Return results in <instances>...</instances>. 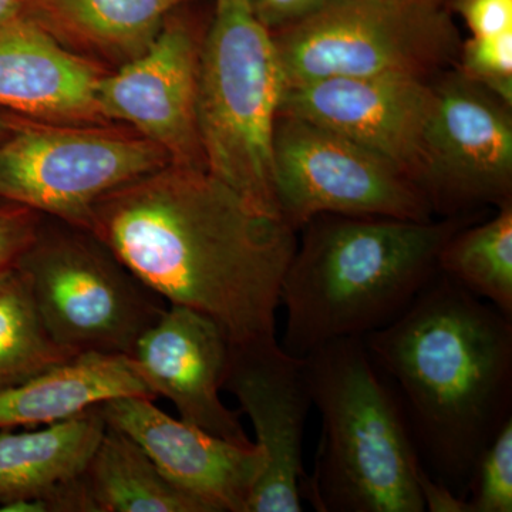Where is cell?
Returning a JSON list of instances; mask_svg holds the SVG:
<instances>
[{"mask_svg":"<svg viewBox=\"0 0 512 512\" xmlns=\"http://www.w3.org/2000/svg\"><path fill=\"white\" fill-rule=\"evenodd\" d=\"M362 339L427 473L466 500L478 458L512 419V318L439 272Z\"/></svg>","mask_w":512,"mask_h":512,"instance_id":"obj_2","label":"cell"},{"mask_svg":"<svg viewBox=\"0 0 512 512\" xmlns=\"http://www.w3.org/2000/svg\"><path fill=\"white\" fill-rule=\"evenodd\" d=\"M89 232L170 305L220 326L229 345L276 338L296 231L207 170L168 164L94 204Z\"/></svg>","mask_w":512,"mask_h":512,"instance_id":"obj_1","label":"cell"},{"mask_svg":"<svg viewBox=\"0 0 512 512\" xmlns=\"http://www.w3.org/2000/svg\"><path fill=\"white\" fill-rule=\"evenodd\" d=\"M79 485L84 512H208L171 484L136 441L107 424Z\"/></svg>","mask_w":512,"mask_h":512,"instance_id":"obj_20","label":"cell"},{"mask_svg":"<svg viewBox=\"0 0 512 512\" xmlns=\"http://www.w3.org/2000/svg\"><path fill=\"white\" fill-rule=\"evenodd\" d=\"M285 86L274 36L248 0H215L198 64L205 165L256 210L278 218L272 144Z\"/></svg>","mask_w":512,"mask_h":512,"instance_id":"obj_5","label":"cell"},{"mask_svg":"<svg viewBox=\"0 0 512 512\" xmlns=\"http://www.w3.org/2000/svg\"><path fill=\"white\" fill-rule=\"evenodd\" d=\"M460 72L512 106V32L470 37L460 49Z\"/></svg>","mask_w":512,"mask_h":512,"instance_id":"obj_24","label":"cell"},{"mask_svg":"<svg viewBox=\"0 0 512 512\" xmlns=\"http://www.w3.org/2000/svg\"><path fill=\"white\" fill-rule=\"evenodd\" d=\"M76 356L47 332L22 269L15 265L0 271V390Z\"/></svg>","mask_w":512,"mask_h":512,"instance_id":"obj_22","label":"cell"},{"mask_svg":"<svg viewBox=\"0 0 512 512\" xmlns=\"http://www.w3.org/2000/svg\"><path fill=\"white\" fill-rule=\"evenodd\" d=\"M99 404L72 419L25 433H0V510L39 501L79 477L103 436Z\"/></svg>","mask_w":512,"mask_h":512,"instance_id":"obj_19","label":"cell"},{"mask_svg":"<svg viewBox=\"0 0 512 512\" xmlns=\"http://www.w3.org/2000/svg\"><path fill=\"white\" fill-rule=\"evenodd\" d=\"M329 0H248L255 18L271 33L281 32L298 25Z\"/></svg>","mask_w":512,"mask_h":512,"instance_id":"obj_27","label":"cell"},{"mask_svg":"<svg viewBox=\"0 0 512 512\" xmlns=\"http://www.w3.org/2000/svg\"><path fill=\"white\" fill-rule=\"evenodd\" d=\"M229 342L220 326L185 306L170 305L134 349L133 365L154 396L167 397L180 419L242 447L255 446L238 414L222 403Z\"/></svg>","mask_w":512,"mask_h":512,"instance_id":"obj_15","label":"cell"},{"mask_svg":"<svg viewBox=\"0 0 512 512\" xmlns=\"http://www.w3.org/2000/svg\"><path fill=\"white\" fill-rule=\"evenodd\" d=\"M447 6L436 0H329L311 18L272 33L286 86L390 74L427 80L460 55Z\"/></svg>","mask_w":512,"mask_h":512,"instance_id":"obj_6","label":"cell"},{"mask_svg":"<svg viewBox=\"0 0 512 512\" xmlns=\"http://www.w3.org/2000/svg\"><path fill=\"white\" fill-rule=\"evenodd\" d=\"M107 72L25 16L0 25V110L50 123L113 124L97 103Z\"/></svg>","mask_w":512,"mask_h":512,"instance_id":"obj_16","label":"cell"},{"mask_svg":"<svg viewBox=\"0 0 512 512\" xmlns=\"http://www.w3.org/2000/svg\"><path fill=\"white\" fill-rule=\"evenodd\" d=\"M222 389L238 400L264 453L247 512H302L303 440L312 407L305 359L286 353L276 338L229 345Z\"/></svg>","mask_w":512,"mask_h":512,"instance_id":"obj_11","label":"cell"},{"mask_svg":"<svg viewBox=\"0 0 512 512\" xmlns=\"http://www.w3.org/2000/svg\"><path fill=\"white\" fill-rule=\"evenodd\" d=\"M439 272L512 318V205L493 220L458 229L439 256Z\"/></svg>","mask_w":512,"mask_h":512,"instance_id":"obj_21","label":"cell"},{"mask_svg":"<svg viewBox=\"0 0 512 512\" xmlns=\"http://www.w3.org/2000/svg\"><path fill=\"white\" fill-rule=\"evenodd\" d=\"M194 0H23L22 16L77 55L117 69L154 42L165 19Z\"/></svg>","mask_w":512,"mask_h":512,"instance_id":"obj_17","label":"cell"},{"mask_svg":"<svg viewBox=\"0 0 512 512\" xmlns=\"http://www.w3.org/2000/svg\"><path fill=\"white\" fill-rule=\"evenodd\" d=\"M22 117L19 114L10 113V111L0 110V140L9 136L19 126Z\"/></svg>","mask_w":512,"mask_h":512,"instance_id":"obj_30","label":"cell"},{"mask_svg":"<svg viewBox=\"0 0 512 512\" xmlns=\"http://www.w3.org/2000/svg\"><path fill=\"white\" fill-rule=\"evenodd\" d=\"M467 221H412L323 214L281 286L282 349L309 355L333 340L363 338L399 318L439 274L444 244Z\"/></svg>","mask_w":512,"mask_h":512,"instance_id":"obj_3","label":"cell"},{"mask_svg":"<svg viewBox=\"0 0 512 512\" xmlns=\"http://www.w3.org/2000/svg\"><path fill=\"white\" fill-rule=\"evenodd\" d=\"M466 501L468 512L512 511V419L478 458Z\"/></svg>","mask_w":512,"mask_h":512,"instance_id":"obj_23","label":"cell"},{"mask_svg":"<svg viewBox=\"0 0 512 512\" xmlns=\"http://www.w3.org/2000/svg\"><path fill=\"white\" fill-rule=\"evenodd\" d=\"M436 2L446 3V5H448V0H436Z\"/></svg>","mask_w":512,"mask_h":512,"instance_id":"obj_31","label":"cell"},{"mask_svg":"<svg viewBox=\"0 0 512 512\" xmlns=\"http://www.w3.org/2000/svg\"><path fill=\"white\" fill-rule=\"evenodd\" d=\"M168 164L157 144L130 127L22 117L0 140V200L89 231L100 198Z\"/></svg>","mask_w":512,"mask_h":512,"instance_id":"obj_8","label":"cell"},{"mask_svg":"<svg viewBox=\"0 0 512 512\" xmlns=\"http://www.w3.org/2000/svg\"><path fill=\"white\" fill-rule=\"evenodd\" d=\"M200 50L175 10L143 55L101 77L97 103L104 119L153 141L170 164L207 170L197 116Z\"/></svg>","mask_w":512,"mask_h":512,"instance_id":"obj_12","label":"cell"},{"mask_svg":"<svg viewBox=\"0 0 512 512\" xmlns=\"http://www.w3.org/2000/svg\"><path fill=\"white\" fill-rule=\"evenodd\" d=\"M420 190L433 211L511 201V106L458 70L433 84Z\"/></svg>","mask_w":512,"mask_h":512,"instance_id":"obj_10","label":"cell"},{"mask_svg":"<svg viewBox=\"0 0 512 512\" xmlns=\"http://www.w3.org/2000/svg\"><path fill=\"white\" fill-rule=\"evenodd\" d=\"M433 100V84L419 77H332L286 86L279 113L355 141L396 165L420 188L424 130Z\"/></svg>","mask_w":512,"mask_h":512,"instance_id":"obj_13","label":"cell"},{"mask_svg":"<svg viewBox=\"0 0 512 512\" xmlns=\"http://www.w3.org/2000/svg\"><path fill=\"white\" fill-rule=\"evenodd\" d=\"M153 399L116 397L99 404L107 426L146 451L163 476L208 512H247L264 470L258 446L242 447L161 412Z\"/></svg>","mask_w":512,"mask_h":512,"instance_id":"obj_14","label":"cell"},{"mask_svg":"<svg viewBox=\"0 0 512 512\" xmlns=\"http://www.w3.org/2000/svg\"><path fill=\"white\" fill-rule=\"evenodd\" d=\"M43 221L20 258L37 312L56 343L77 355L133 356L167 302L86 229Z\"/></svg>","mask_w":512,"mask_h":512,"instance_id":"obj_7","label":"cell"},{"mask_svg":"<svg viewBox=\"0 0 512 512\" xmlns=\"http://www.w3.org/2000/svg\"><path fill=\"white\" fill-rule=\"evenodd\" d=\"M156 400L128 356L83 353L0 390V430L50 426L116 397Z\"/></svg>","mask_w":512,"mask_h":512,"instance_id":"obj_18","label":"cell"},{"mask_svg":"<svg viewBox=\"0 0 512 512\" xmlns=\"http://www.w3.org/2000/svg\"><path fill=\"white\" fill-rule=\"evenodd\" d=\"M424 507L430 512H468L467 501L451 493L446 485L434 480L426 470L420 476Z\"/></svg>","mask_w":512,"mask_h":512,"instance_id":"obj_28","label":"cell"},{"mask_svg":"<svg viewBox=\"0 0 512 512\" xmlns=\"http://www.w3.org/2000/svg\"><path fill=\"white\" fill-rule=\"evenodd\" d=\"M272 151L276 207L295 231L323 214L431 220L426 195L396 165L328 128L279 113Z\"/></svg>","mask_w":512,"mask_h":512,"instance_id":"obj_9","label":"cell"},{"mask_svg":"<svg viewBox=\"0 0 512 512\" xmlns=\"http://www.w3.org/2000/svg\"><path fill=\"white\" fill-rule=\"evenodd\" d=\"M43 221L40 212L0 200V271L18 265L39 237Z\"/></svg>","mask_w":512,"mask_h":512,"instance_id":"obj_25","label":"cell"},{"mask_svg":"<svg viewBox=\"0 0 512 512\" xmlns=\"http://www.w3.org/2000/svg\"><path fill=\"white\" fill-rule=\"evenodd\" d=\"M303 359L322 434L302 500L319 512L426 511V468L399 397L363 339L333 340Z\"/></svg>","mask_w":512,"mask_h":512,"instance_id":"obj_4","label":"cell"},{"mask_svg":"<svg viewBox=\"0 0 512 512\" xmlns=\"http://www.w3.org/2000/svg\"><path fill=\"white\" fill-rule=\"evenodd\" d=\"M23 0H0V25L22 15Z\"/></svg>","mask_w":512,"mask_h":512,"instance_id":"obj_29","label":"cell"},{"mask_svg":"<svg viewBox=\"0 0 512 512\" xmlns=\"http://www.w3.org/2000/svg\"><path fill=\"white\" fill-rule=\"evenodd\" d=\"M466 22L471 37H494L512 32V0H448Z\"/></svg>","mask_w":512,"mask_h":512,"instance_id":"obj_26","label":"cell"}]
</instances>
